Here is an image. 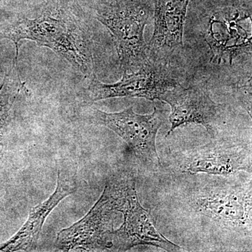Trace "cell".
Instances as JSON below:
<instances>
[{"label": "cell", "mask_w": 252, "mask_h": 252, "mask_svg": "<svg viewBox=\"0 0 252 252\" xmlns=\"http://www.w3.org/2000/svg\"><path fill=\"white\" fill-rule=\"evenodd\" d=\"M118 212L115 183L109 182L85 216L58 233L56 248L62 252L112 250L110 235Z\"/></svg>", "instance_id": "8992f818"}, {"label": "cell", "mask_w": 252, "mask_h": 252, "mask_svg": "<svg viewBox=\"0 0 252 252\" xmlns=\"http://www.w3.org/2000/svg\"><path fill=\"white\" fill-rule=\"evenodd\" d=\"M89 1L94 3L96 7L99 6H111L131 1V0H89Z\"/></svg>", "instance_id": "4fadbf2b"}, {"label": "cell", "mask_w": 252, "mask_h": 252, "mask_svg": "<svg viewBox=\"0 0 252 252\" xmlns=\"http://www.w3.org/2000/svg\"><path fill=\"white\" fill-rule=\"evenodd\" d=\"M150 10L141 0L95 8V18L110 32L123 73L136 72L151 63L144 31Z\"/></svg>", "instance_id": "7a4b0ae2"}, {"label": "cell", "mask_w": 252, "mask_h": 252, "mask_svg": "<svg viewBox=\"0 0 252 252\" xmlns=\"http://www.w3.org/2000/svg\"><path fill=\"white\" fill-rule=\"evenodd\" d=\"M46 2L39 17L20 20L0 31V39L14 43L16 62L23 41L31 40L62 56L85 77L93 75L92 44L87 28L67 4L49 0Z\"/></svg>", "instance_id": "6da1fadb"}, {"label": "cell", "mask_w": 252, "mask_h": 252, "mask_svg": "<svg viewBox=\"0 0 252 252\" xmlns=\"http://www.w3.org/2000/svg\"><path fill=\"white\" fill-rule=\"evenodd\" d=\"M14 69H11L9 74L5 76L4 81L0 86V144L5 126L7 124L9 113L11 107V97L14 91L22 87L19 75H13Z\"/></svg>", "instance_id": "7c38bea8"}, {"label": "cell", "mask_w": 252, "mask_h": 252, "mask_svg": "<svg viewBox=\"0 0 252 252\" xmlns=\"http://www.w3.org/2000/svg\"><path fill=\"white\" fill-rule=\"evenodd\" d=\"M77 189L74 177H69L63 168L59 169L54 193L45 201L31 209L26 223L12 238L0 246V252H28L35 248L47 217L63 199L75 193Z\"/></svg>", "instance_id": "30bf717a"}, {"label": "cell", "mask_w": 252, "mask_h": 252, "mask_svg": "<svg viewBox=\"0 0 252 252\" xmlns=\"http://www.w3.org/2000/svg\"><path fill=\"white\" fill-rule=\"evenodd\" d=\"M42 1H45V2H46V1H47L48 0H42Z\"/></svg>", "instance_id": "5bb4252c"}, {"label": "cell", "mask_w": 252, "mask_h": 252, "mask_svg": "<svg viewBox=\"0 0 252 252\" xmlns=\"http://www.w3.org/2000/svg\"><path fill=\"white\" fill-rule=\"evenodd\" d=\"M161 101L167 102L171 108L167 135L181 126L194 124L203 126L212 139L217 138V125L224 105L212 100L206 87L193 86L186 89L178 84L167 91Z\"/></svg>", "instance_id": "ba28073f"}, {"label": "cell", "mask_w": 252, "mask_h": 252, "mask_svg": "<svg viewBox=\"0 0 252 252\" xmlns=\"http://www.w3.org/2000/svg\"><path fill=\"white\" fill-rule=\"evenodd\" d=\"M115 185L117 210L123 214L124 222L120 228L111 233L112 250L126 252L140 245H148L169 252L182 251L181 247L157 230L150 211L141 205L133 178L127 177Z\"/></svg>", "instance_id": "3957f363"}, {"label": "cell", "mask_w": 252, "mask_h": 252, "mask_svg": "<svg viewBox=\"0 0 252 252\" xmlns=\"http://www.w3.org/2000/svg\"><path fill=\"white\" fill-rule=\"evenodd\" d=\"M161 109L154 107L152 114H138L133 107L122 112L107 113L94 109L91 119L94 124L105 126L115 132L132 151L142 165L149 170L161 167L157 149V136L165 121Z\"/></svg>", "instance_id": "5b68a950"}, {"label": "cell", "mask_w": 252, "mask_h": 252, "mask_svg": "<svg viewBox=\"0 0 252 252\" xmlns=\"http://www.w3.org/2000/svg\"><path fill=\"white\" fill-rule=\"evenodd\" d=\"M194 210L227 230L252 233V182L207 184L191 197Z\"/></svg>", "instance_id": "277c9868"}, {"label": "cell", "mask_w": 252, "mask_h": 252, "mask_svg": "<svg viewBox=\"0 0 252 252\" xmlns=\"http://www.w3.org/2000/svg\"><path fill=\"white\" fill-rule=\"evenodd\" d=\"M179 83L167 74L160 66L151 62L136 72L123 73L120 81L114 84L101 82L94 74L84 91L87 103L114 97H140L162 100L167 91Z\"/></svg>", "instance_id": "52a82bcc"}, {"label": "cell", "mask_w": 252, "mask_h": 252, "mask_svg": "<svg viewBox=\"0 0 252 252\" xmlns=\"http://www.w3.org/2000/svg\"><path fill=\"white\" fill-rule=\"evenodd\" d=\"M212 140L185 154L181 165L183 172L225 177L240 171L252 173L251 147L243 142Z\"/></svg>", "instance_id": "9c48e42d"}, {"label": "cell", "mask_w": 252, "mask_h": 252, "mask_svg": "<svg viewBox=\"0 0 252 252\" xmlns=\"http://www.w3.org/2000/svg\"><path fill=\"white\" fill-rule=\"evenodd\" d=\"M189 2L190 0H157L150 51L172 52L183 46Z\"/></svg>", "instance_id": "8fae6325"}]
</instances>
